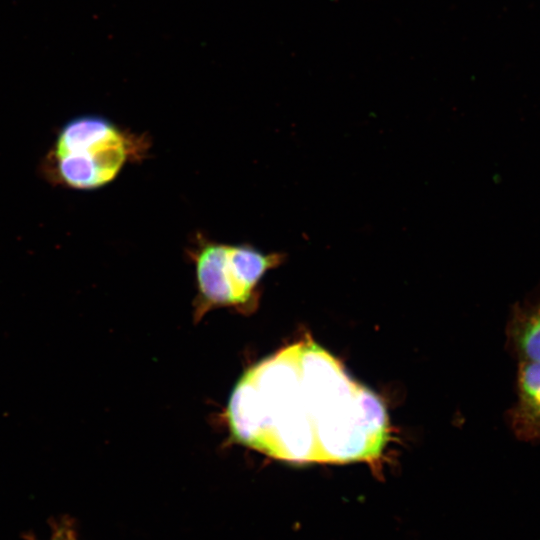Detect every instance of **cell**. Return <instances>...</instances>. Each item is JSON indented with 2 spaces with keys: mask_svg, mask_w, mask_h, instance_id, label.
<instances>
[{
  "mask_svg": "<svg viewBox=\"0 0 540 540\" xmlns=\"http://www.w3.org/2000/svg\"><path fill=\"white\" fill-rule=\"evenodd\" d=\"M226 418L239 443L295 464L317 462L299 362V342L250 367L229 398Z\"/></svg>",
  "mask_w": 540,
  "mask_h": 540,
  "instance_id": "cell-1",
  "label": "cell"
},
{
  "mask_svg": "<svg viewBox=\"0 0 540 540\" xmlns=\"http://www.w3.org/2000/svg\"><path fill=\"white\" fill-rule=\"evenodd\" d=\"M299 362L317 462L378 458L388 440V417L381 400L350 378L341 363L310 338L299 341Z\"/></svg>",
  "mask_w": 540,
  "mask_h": 540,
  "instance_id": "cell-2",
  "label": "cell"
},
{
  "mask_svg": "<svg viewBox=\"0 0 540 540\" xmlns=\"http://www.w3.org/2000/svg\"><path fill=\"white\" fill-rule=\"evenodd\" d=\"M145 146L141 136L129 134L109 119L83 115L59 131L51 153L52 168L60 183L93 190L112 182Z\"/></svg>",
  "mask_w": 540,
  "mask_h": 540,
  "instance_id": "cell-3",
  "label": "cell"
},
{
  "mask_svg": "<svg viewBox=\"0 0 540 540\" xmlns=\"http://www.w3.org/2000/svg\"><path fill=\"white\" fill-rule=\"evenodd\" d=\"M195 265L196 319L216 307L249 311L256 307L258 285L267 271L285 260L282 253H264L248 244H226L199 236L189 250Z\"/></svg>",
  "mask_w": 540,
  "mask_h": 540,
  "instance_id": "cell-4",
  "label": "cell"
},
{
  "mask_svg": "<svg viewBox=\"0 0 540 540\" xmlns=\"http://www.w3.org/2000/svg\"><path fill=\"white\" fill-rule=\"evenodd\" d=\"M515 389L506 422L518 440L540 442V362H517Z\"/></svg>",
  "mask_w": 540,
  "mask_h": 540,
  "instance_id": "cell-5",
  "label": "cell"
},
{
  "mask_svg": "<svg viewBox=\"0 0 540 540\" xmlns=\"http://www.w3.org/2000/svg\"><path fill=\"white\" fill-rule=\"evenodd\" d=\"M506 349L517 362H540V292L512 306L506 325Z\"/></svg>",
  "mask_w": 540,
  "mask_h": 540,
  "instance_id": "cell-6",
  "label": "cell"
},
{
  "mask_svg": "<svg viewBox=\"0 0 540 540\" xmlns=\"http://www.w3.org/2000/svg\"><path fill=\"white\" fill-rule=\"evenodd\" d=\"M67 517H62L59 520L51 522V536L48 540H64L65 526ZM28 540H37L34 536L26 537Z\"/></svg>",
  "mask_w": 540,
  "mask_h": 540,
  "instance_id": "cell-7",
  "label": "cell"
},
{
  "mask_svg": "<svg viewBox=\"0 0 540 540\" xmlns=\"http://www.w3.org/2000/svg\"><path fill=\"white\" fill-rule=\"evenodd\" d=\"M64 540H78L74 522L70 518L66 520Z\"/></svg>",
  "mask_w": 540,
  "mask_h": 540,
  "instance_id": "cell-8",
  "label": "cell"
}]
</instances>
